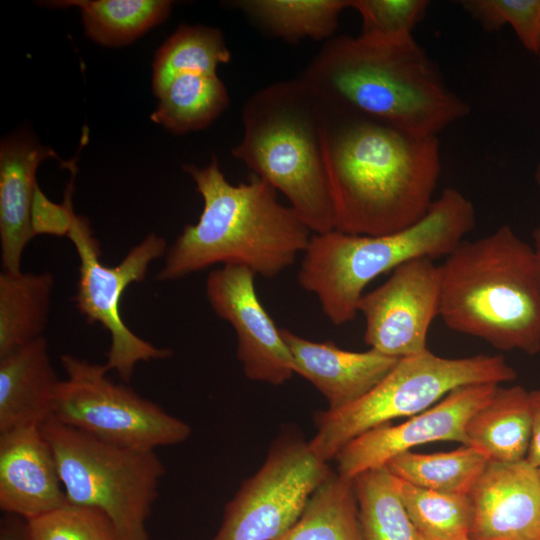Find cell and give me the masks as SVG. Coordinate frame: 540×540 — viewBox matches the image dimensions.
<instances>
[{"instance_id": "5bb4252c", "label": "cell", "mask_w": 540, "mask_h": 540, "mask_svg": "<svg viewBox=\"0 0 540 540\" xmlns=\"http://www.w3.org/2000/svg\"><path fill=\"white\" fill-rule=\"evenodd\" d=\"M497 384H474L452 390L439 402L404 423L379 425L357 436L336 455L337 473L353 480L411 448L435 441L466 445L470 417L492 397Z\"/></svg>"}, {"instance_id": "d6a6232c", "label": "cell", "mask_w": 540, "mask_h": 540, "mask_svg": "<svg viewBox=\"0 0 540 540\" xmlns=\"http://www.w3.org/2000/svg\"><path fill=\"white\" fill-rule=\"evenodd\" d=\"M76 158L66 162L65 166L71 172V178L65 191L62 204L51 202L37 186L32 205V227L35 235L51 234L67 236L76 214L72 206V193L74 191V177L76 175Z\"/></svg>"}, {"instance_id": "603a6c76", "label": "cell", "mask_w": 540, "mask_h": 540, "mask_svg": "<svg viewBox=\"0 0 540 540\" xmlns=\"http://www.w3.org/2000/svg\"><path fill=\"white\" fill-rule=\"evenodd\" d=\"M158 98L159 103L150 118L173 134L208 127L230 102L228 91L217 73L179 74Z\"/></svg>"}, {"instance_id": "ffe728a7", "label": "cell", "mask_w": 540, "mask_h": 540, "mask_svg": "<svg viewBox=\"0 0 540 540\" xmlns=\"http://www.w3.org/2000/svg\"><path fill=\"white\" fill-rule=\"evenodd\" d=\"M466 445L489 460H526L532 434L529 391L521 385L496 388L492 397L468 420Z\"/></svg>"}, {"instance_id": "f546056e", "label": "cell", "mask_w": 540, "mask_h": 540, "mask_svg": "<svg viewBox=\"0 0 540 540\" xmlns=\"http://www.w3.org/2000/svg\"><path fill=\"white\" fill-rule=\"evenodd\" d=\"M429 4L427 0H351L350 7L361 17L362 40L391 44L413 38Z\"/></svg>"}, {"instance_id": "cb8c5ba5", "label": "cell", "mask_w": 540, "mask_h": 540, "mask_svg": "<svg viewBox=\"0 0 540 540\" xmlns=\"http://www.w3.org/2000/svg\"><path fill=\"white\" fill-rule=\"evenodd\" d=\"M44 5L80 8L85 35L111 47L134 41L165 21L172 8L168 0H66Z\"/></svg>"}, {"instance_id": "74e56055", "label": "cell", "mask_w": 540, "mask_h": 540, "mask_svg": "<svg viewBox=\"0 0 540 540\" xmlns=\"http://www.w3.org/2000/svg\"><path fill=\"white\" fill-rule=\"evenodd\" d=\"M417 540H434V539L427 538V537L422 536L419 533H417ZM456 540H471V539L469 537H463V538H459V539H456Z\"/></svg>"}, {"instance_id": "9c48e42d", "label": "cell", "mask_w": 540, "mask_h": 540, "mask_svg": "<svg viewBox=\"0 0 540 540\" xmlns=\"http://www.w3.org/2000/svg\"><path fill=\"white\" fill-rule=\"evenodd\" d=\"M53 417L103 441L141 450L176 445L191 435L185 421L107 376L105 364L71 354L61 356Z\"/></svg>"}, {"instance_id": "5b68a950", "label": "cell", "mask_w": 540, "mask_h": 540, "mask_svg": "<svg viewBox=\"0 0 540 540\" xmlns=\"http://www.w3.org/2000/svg\"><path fill=\"white\" fill-rule=\"evenodd\" d=\"M232 155L280 191L313 234L335 230L325 149V109L298 77L254 92L242 108Z\"/></svg>"}, {"instance_id": "484cf974", "label": "cell", "mask_w": 540, "mask_h": 540, "mask_svg": "<svg viewBox=\"0 0 540 540\" xmlns=\"http://www.w3.org/2000/svg\"><path fill=\"white\" fill-rule=\"evenodd\" d=\"M488 457L470 445L431 454L405 451L385 467L394 477L412 485L440 492L468 495Z\"/></svg>"}, {"instance_id": "52a82bcc", "label": "cell", "mask_w": 540, "mask_h": 540, "mask_svg": "<svg viewBox=\"0 0 540 540\" xmlns=\"http://www.w3.org/2000/svg\"><path fill=\"white\" fill-rule=\"evenodd\" d=\"M517 372L503 355L478 354L447 358L422 353L400 358L392 370L366 395L336 411L315 414V436L309 448L328 462L357 436L399 417L425 411L452 390L474 384L515 380Z\"/></svg>"}, {"instance_id": "4dcf8cb0", "label": "cell", "mask_w": 540, "mask_h": 540, "mask_svg": "<svg viewBox=\"0 0 540 540\" xmlns=\"http://www.w3.org/2000/svg\"><path fill=\"white\" fill-rule=\"evenodd\" d=\"M28 524L31 540H120L103 511L69 502Z\"/></svg>"}, {"instance_id": "9a60e30c", "label": "cell", "mask_w": 540, "mask_h": 540, "mask_svg": "<svg viewBox=\"0 0 540 540\" xmlns=\"http://www.w3.org/2000/svg\"><path fill=\"white\" fill-rule=\"evenodd\" d=\"M468 495L471 540H540V473L526 460H489Z\"/></svg>"}, {"instance_id": "1f68e13d", "label": "cell", "mask_w": 540, "mask_h": 540, "mask_svg": "<svg viewBox=\"0 0 540 540\" xmlns=\"http://www.w3.org/2000/svg\"><path fill=\"white\" fill-rule=\"evenodd\" d=\"M485 31L509 25L529 52L540 51V0H460L456 2Z\"/></svg>"}, {"instance_id": "2e32d148", "label": "cell", "mask_w": 540, "mask_h": 540, "mask_svg": "<svg viewBox=\"0 0 540 540\" xmlns=\"http://www.w3.org/2000/svg\"><path fill=\"white\" fill-rule=\"evenodd\" d=\"M67 502L53 451L41 427L0 433V508L27 520Z\"/></svg>"}, {"instance_id": "7402d4cb", "label": "cell", "mask_w": 540, "mask_h": 540, "mask_svg": "<svg viewBox=\"0 0 540 540\" xmlns=\"http://www.w3.org/2000/svg\"><path fill=\"white\" fill-rule=\"evenodd\" d=\"M351 0H237L230 2L268 34L289 42L329 40Z\"/></svg>"}, {"instance_id": "7c38bea8", "label": "cell", "mask_w": 540, "mask_h": 540, "mask_svg": "<svg viewBox=\"0 0 540 540\" xmlns=\"http://www.w3.org/2000/svg\"><path fill=\"white\" fill-rule=\"evenodd\" d=\"M433 260L411 259L362 295L357 312L364 318L363 339L369 348L398 359L428 349V331L440 303V265Z\"/></svg>"}, {"instance_id": "e0dca14e", "label": "cell", "mask_w": 540, "mask_h": 540, "mask_svg": "<svg viewBox=\"0 0 540 540\" xmlns=\"http://www.w3.org/2000/svg\"><path fill=\"white\" fill-rule=\"evenodd\" d=\"M280 333L291 354L294 373L324 396L331 411L362 398L399 360L371 348L356 352L339 348L333 341L315 342L286 328H280Z\"/></svg>"}, {"instance_id": "8fae6325", "label": "cell", "mask_w": 540, "mask_h": 540, "mask_svg": "<svg viewBox=\"0 0 540 540\" xmlns=\"http://www.w3.org/2000/svg\"><path fill=\"white\" fill-rule=\"evenodd\" d=\"M67 237L80 260L74 298L76 308L88 323H99L111 336L106 354L107 370L116 371L120 379L128 383L138 362L171 357V349L156 347L134 334L120 314V301L125 289L131 283L143 281L149 265L166 254V240L149 233L129 250L118 265L108 267L100 260V244L85 217L74 215Z\"/></svg>"}, {"instance_id": "83f0119b", "label": "cell", "mask_w": 540, "mask_h": 540, "mask_svg": "<svg viewBox=\"0 0 540 540\" xmlns=\"http://www.w3.org/2000/svg\"><path fill=\"white\" fill-rule=\"evenodd\" d=\"M393 478L398 496L417 533L434 540L469 537L473 521L469 495L426 489Z\"/></svg>"}, {"instance_id": "ab89813d", "label": "cell", "mask_w": 540, "mask_h": 540, "mask_svg": "<svg viewBox=\"0 0 540 540\" xmlns=\"http://www.w3.org/2000/svg\"><path fill=\"white\" fill-rule=\"evenodd\" d=\"M539 473H540V468H539Z\"/></svg>"}, {"instance_id": "e575fe53", "label": "cell", "mask_w": 540, "mask_h": 540, "mask_svg": "<svg viewBox=\"0 0 540 540\" xmlns=\"http://www.w3.org/2000/svg\"><path fill=\"white\" fill-rule=\"evenodd\" d=\"M0 540H31L28 520L6 513L0 522Z\"/></svg>"}, {"instance_id": "d6986e66", "label": "cell", "mask_w": 540, "mask_h": 540, "mask_svg": "<svg viewBox=\"0 0 540 540\" xmlns=\"http://www.w3.org/2000/svg\"><path fill=\"white\" fill-rule=\"evenodd\" d=\"M59 382L44 336L0 357V433L51 419Z\"/></svg>"}, {"instance_id": "d590c367", "label": "cell", "mask_w": 540, "mask_h": 540, "mask_svg": "<svg viewBox=\"0 0 540 540\" xmlns=\"http://www.w3.org/2000/svg\"><path fill=\"white\" fill-rule=\"evenodd\" d=\"M532 248L534 251V258H535V266H536V274L540 289V224L534 228L532 232Z\"/></svg>"}, {"instance_id": "44dd1931", "label": "cell", "mask_w": 540, "mask_h": 540, "mask_svg": "<svg viewBox=\"0 0 540 540\" xmlns=\"http://www.w3.org/2000/svg\"><path fill=\"white\" fill-rule=\"evenodd\" d=\"M54 276L0 273V357L40 338L47 326Z\"/></svg>"}, {"instance_id": "7a4b0ae2", "label": "cell", "mask_w": 540, "mask_h": 540, "mask_svg": "<svg viewBox=\"0 0 540 540\" xmlns=\"http://www.w3.org/2000/svg\"><path fill=\"white\" fill-rule=\"evenodd\" d=\"M297 77L330 107L418 136L437 137L471 110L414 37L375 44L333 36Z\"/></svg>"}, {"instance_id": "ac0fdd59", "label": "cell", "mask_w": 540, "mask_h": 540, "mask_svg": "<svg viewBox=\"0 0 540 540\" xmlns=\"http://www.w3.org/2000/svg\"><path fill=\"white\" fill-rule=\"evenodd\" d=\"M55 151L26 133L2 140L0 145V243L2 270L21 271L23 251L35 236L32 205L38 186L36 172ZM62 163H65L61 161Z\"/></svg>"}, {"instance_id": "277c9868", "label": "cell", "mask_w": 540, "mask_h": 540, "mask_svg": "<svg viewBox=\"0 0 540 540\" xmlns=\"http://www.w3.org/2000/svg\"><path fill=\"white\" fill-rule=\"evenodd\" d=\"M439 317L496 349L540 351V289L532 245L508 225L463 240L440 264Z\"/></svg>"}, {"instance_id": "30bf717a", "label": "cell", "mask_w": 540, "mask_h": 540, "mask_svg": "<svg viewBox=\"0 0 540 540\" xmlns=\"http://www.w3.org/2000/svg\"><path fill=\"white\" fill-rule=\"evenodd\" d=\"M332 474L300 432L284 428L259 470L226 504L221 526L210 540H277Z\"/></svg>"}, {"instance_id": "f1b7e54d", "label": "cell", "mask_w": 540, "mask_h": 540, "mask_svg": "<svg viewBox=\"0 0 540 540\" xmlns=\"http://www.w3.org/2000/svg\"><path fill=\"white\" fill-rule=\"evenodd\" d=\"M353 480L365 540H417V531L385 466Z\"/></svg>"}, {"instance_id": "d4e9b609", "label": "cell", "mask_w": 540, "mask_h": 540, "mask_svg": "<svg viewBox=\"0 0 540 540\" xmlns=\"http://www.w3.org/2000/svg\"><path fill=\"white\" fill-rule=\"evenodd\" d=\"M277 540H365L354 480L333 472Z\"/></svg>"}, {"instance_id": "836d02e7", "label": "cell", "mask_w": 540, "mask_h": 540, "mask_svg": "<svg viewBox=\"0 0 540 540\" xmlns=\"http://www.w3.org/2000/svg\"><path fill=\"white\" fill-rule=\"evenodd\" d=\"M529 401L532 420L531 441L526 461L540 468V388L529 391Z\"/></svg>"}, {"instance_id": "4fadbf2b", "label": "cell", "mask_w": 540, "mask_h": 540, "mask_svg": "<svg viewBox=\"0 0 540 540\" xmlns=\"http://www.w3.org/2000/svg\"><path fill=\"white\" fill-rule=\"evenodd\" d=\"M256 274L242 265H222L206 279V297L215 314L236 335V355L244 375L256 382L282 385L295 374L291 354L258 298Z\"/></svg>"}, {"instance_id": "f35d334b", "label": "cell", "mask_w": 540, "mask_h": 540, "mask_svg": "<svg viewBox=\"0 0 540 540\" xmlns=\"http://www.w3.org/2000/svg\"><path fill=\"white\" fill-rule=\"evenodd\" d=\"M537 56H538V58H539V62H540V51H539V53L537 54Z\"/></svg>"}, {"instance_id": "8992f818", "label": "cell", "mask_w": 540, "mask_h": 540, "mask_svg": "<svg viewBox=\"0 0 540 540\" xmlns=\"http://www.w3.org/2000/svg\"><path fill=\"white\" fill-rule=\"evenodd\" d=\"M473 203L456 188H445L425 216L384 235L332 230L312 234L297 273L299 286L314 294L334 326L354 320L366 286L415 258L451 253L474 228Z\"/></svg>"}, {"instance_id": "ba28073f", "label": "cell", "mask_w": 540, "mask_h": 540, "mask_svg": "<svg viewBox=\"0 0 540 540\" xmlns=\"http://www.w3.org/2000/svg\"><path fill=\"white\" fill-rule=\"evenodd\" d=\"M69 503L103 511L120 540H149L146 521L166 469L155 450L112 444L54 418L41 426Z\"/></svg>"}, {"instance_id": "6da1fadb", "label": "cell", "mask_w": 540, "mask_h": 540, "mask_svg": "<svg viewBox=\"0 0 540 540\" xmlns=\"http://www.w3.org/2000/svg\"><path fill=\"white\" fill-rule=\"evenodd\" d=\"M323 104L335 230L384 235L422 219L441 173L438 137Z\"/></svg>"}, {"instance_id": "3957f363", "label": "cell", "mask_w": 540, "mask_h": 540, "mask_svg": "<svg viewBox=\"0 0 540 540\" xmlns=\"http://www.w3.org/2000/svg\"><path fill=\"white\" fill-rule=\"evenodd\" d=\"M183 169L203 199V210L168 248L157 280H177L216 264L242 265L270 279L304 253L312 232L259 176L251 173L233 185L214 155L204 168L184 164Z\"/></svg>"}, {"instance_id": "8d00e7d4", "label": "cell", "mask_w": 540, "mask_h": 540, "mask_svg": "<svg viewBox=\"0 0 540 540\" xmlns=\"http://www.w3.org/2000/svg\"><path fill=\"white\" fill-rule=\"evenodd\" d=\"M534 177H535L536 183L540 186V161L536 166Z\"/></svg>"}, {"instance_id": "4316f807", "label": "cell", "mask_w": 540, "mask_h": 540, "mask_svg": "<svg viewBox=\"0 0 540 540\" xmlns=\"http://www.w3.org/2000/svg\"><path fill=\"white\" fill-rule=\"evenodd\" d=\"M230 59L231 53L220 29L181 25L155 54L153 92L158 97L179 74H215L218 65Z\"/></svg>"}]
</instances>
